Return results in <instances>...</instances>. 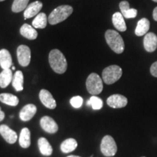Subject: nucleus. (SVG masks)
Listing matches in <instances>:
<instances>
[{"label":"nucleus","instance_id":"31","mask_svg":"<svg viewBox=\"0 0 157 157\" xmlns=\"http://www.w3.org/2000/svg\"><path fill=\"white\" fill-rule=\"evenodd\" d=\"M153 17H154L155 21H157V7L154 10V12H153Z\"/></svg>","mask_w":157,"mask_h":157},{"label":"nucleus","instance_id":"14","mask_svg":"<svg viewBox=\"0 0 157 157\" xmlns=\"http://www.w3.org/2000/svg\"><path fill=\"white\" fill-rule=\"evenodd\" d=\"M42 3L39 1H36L34 2L31 3L30 5H28L26 9L24 10V20L34 17L39 13V11L42 8Z\"/></svg>","mask_w":157,"mask_h":157},{"label":"nucleus","instance_id":"21","mask_svg":"<svg viewBox=\"0 0 157 157\" xmlns=\"http://www.w3.org/2000/svg\"><path fill=\"white\" fill-rule=\"evenodd\" d=\"M19 143L23 148H28L31 146V132L30 130L26 127L21 129L19 137Z\"/></svg>","mask_w":157,"mask_h":157},{"label":"nucleus","instance_id":"8","mask_svg":"<svg viewBox=\"0 0 157 157\" xmlns=\"http://www.w3.org/2000/svg\"><path fill=\"white\" fill-rule=\"evenodd\" d=\"M40 126L45 132L54 134L58 132V126L52 118L48 116H44L40 119Z\"/></svg>","mask_w":157,"mask_h":157},{"label":"nucleus","instance_id":"26","mask_svg":"<svg viewBox=\"0 0 157 157\" xmlns=\"http://www.w3.org/2000/svg\"><path fill=\"white\" fill-rule=\"evenodd\" d=\"M0 101L6 105H11V106H16L19 103L18 98L10 93L0 94Z\"/></svg>","mask_w":157,"mask_h":157},{"label":"nucleus","instance_id":"35","mask_svg":"<svg viewBox=\"0 0 157 157\" xmlns=\"http://www.w3.org/2000/svg\"><path fill=\"white\" fill-rule=\"evenodd\" d=\"M15 66H12V70H15Z\"/></svg>","mask_w":157,"mask_h":157},{"label":"nucleus","instance_id":"39","mask_svg":"<svg viewBox=\"0 0 157 157\" xmlns=\"http://www.w3.org/2000/svg\"><path fill=\"white\" fill-rule=\"evenodd\" d=\"M91 157H93V156H91Z\"/></svg>","mask_w":157,"mask_h":157},{"label":"nucleus","instance_id":"16","mask_svg":"<svg viewBox=\"0 0 157 157\" xmlns=\"http://www.w3.org/2000/svg\"><path fill=\"white\" fill-rule=\"evenodd\" d=\"M13 65V60L10 52L6 49L0 50V66L3 70L9 69Z\"/></svg>","mask_w":157,"mask_h":157},{"label":"nucleus","instance_id":"2","mask_svg":"<svg viewBox=\"0 0 157 157\" xmlns=\"http://www.w3.org/2000/svg\"><path fill=\"white\" fill-rule=\"evenodd\" d=\"M105 38L107 44L113 52L117 54L122 53L124 50V42L121 35L114 30L105 31Z\"/></svg>","mask_w":157,"mask_h":157},{"label":"nucleus","instance_id":"36","mask_svg":"<svg viewBox=\"0 0 157 157\" xmlns=\"http://www.w3.org/2000/svg\"><path fill=\"white\" fill-rule=\"evenodd\" d=\"M153 1L155 2H157V0H153Z\"/></svg>","mask_w":157,"mask_h":157},{"label":"nucleus","instance_id":"18","mask_svg":"<svg viewBox=\"0 0 157 157\" xmlns=\"http://www.w3.org/2000/svg\"><path fill=\"white\" fill-rule=\"evenodd\" d=\"M149 29H150V22L148 19L143 17L137 22L135 33L136 36H142L147 34Z\"/></svg>","mask_w":157,"mask_h":157},{"label":"nucleus","instance_id":"17","mask_svg":"<svg viewBox=\"0 0 157 157\" xmlns=\"http://www.w3.org/2000/svg\"><path fill=\"white\" fill-rule=\"evenodd\" d=\"M20 33L24 36L25 38L30 39V40H34L37 38L38 36V33H37L36 30L33 28L30 25L25 23L20 29Z\"/></svg>","mask_w":157,"mask_h":157},{"label":"nucleus","instance_id":"11","mask_svg":"<svg viewBox=\"0 0 157 157\" xmlns=\"http://www.w3.org/2000/svg\"><path fill=\"white\" fill-rule=\"evenodd\" d=\"M0 134L6 140V142L10 144L15 143L17 139L16 132H15L6 124L0 125Z\"/></svg>","mask_w":157,"mask_h":157},{"label":"nucleus","instance_id":"12","mask_svg":"<svg viewBox=\"0 0 157 157\" xmlns=\"http://www.w3.org/2000/svg\"><path fill=\"white\" fill-rule=\"evenodd\" d=\"M143 45L147 52H153L157 48V36L154 33H147L143 39Z\"/></svg>","mask_w":157,"mask_h":157},{"label":"nucleus","instance_id":"29","mask_svg":"<svg viewBox=\"0 0 157 157\" xmlns=\"http://www.w3.org/2000/svg\"><path fill=\"white\" fill-rule=\"evenodd\" d=\"M70 103L75 109H79L83 104V98L81 96H74L70 100Z\"/></svg>","mask_w":157,"mask_h":157},{"label":"nucleus","instance_id":"6","mask_svg":"<svg viewBox=\"0 0 157 157\" xmlns=\"http://www.w3.org/2000/svg\"><path fill=\"white\" fill-rule=\"evenodd\" d=\"M101 151L106 157L113 156L117 154V146L114 139L111 135H105L102 139L101 143Z\"/></svg>","mask_w":157,"mask_h":157},{"label":"nucleus","instance_id":"38","mask_svg":"<svg viewBox=\"0 0 157 157\" xmlns=\"http://www.w3.org/2000/svg\"><path fill=\"white\" fill-rule=\"evenodd\" d=\"M142 157H146V156H142Z\"/></svg>","mask_w":157,"mask_h":157},{"label":"nucleus","instance_id":"9","mask_svg":"<svg viewBox=\"0 0 157 157\" xmlns=\"http://www.w3.org/2000/svg\"><path fill=\"white\" fill-rule=\"evenodd\" d=\"M107 104L113 109H121L127 105V98L119 94H114L108 98Z\"/></svg>","mask_w":157,"mask_h":157},{"label":"nucleus","instance_id":"23","mask_svg":"<svg viewBox=\"0 0 157 157\" xmlns=\"http://www.w3.org/2000/svg\"><path fill=\"white\" fill-rule=\"evenodd\" d=\"M78 146L76 140L74 138H68L65 140L60 145V150L64 154L74 151Z\"/></svg>","mask_w":157,"mask_h":157},{"label":"nucleus","instance_id":"15","mask_svg":"<svg viewBox=\"0 0 157 157\" xmlns=\"http://www.w3.org/2000/svg\"><path fill=\"white\" fill-rule=\"evenodd\" d=\"M121 13L125 18H135L137 15L136 9L130 8L129 4L127 1H122L119 4Z\"/></svg>","mask_w":157,"mask_h":157},{"label":"nucleus","instance_id":"7","mask_svg":"<svg viewBox=\"0 0 157 157\" xmlns=\"http://www.w3.org/2000/svg\"><path fill=\"white\" fill-rule=\"evenodd\" d=\"M17 57L19 64L21 66H28L31 61L30 48L26 45H20L17 49Z\"/></svg>","mask_w":157,"mask_h":157},{"label":"nucleus","instance_id":"28","mask_svg":"<svg viewBox=\"0 0 157 157\" xmlns=\"http://www.w3.org/2000/svg\"><path fill=\"white\" fill-rule=\"evenodd\" d=\"M91 106L94 110H100L103 108V102L100 98L97 97L96 95H93L90 98Z\"/></svg>","mask_w":157,"mask_h":157},{"label":"nucleus","instance_id":"13","mask_svg":"<svg viewBox=\"0 0 157 157\" xmlns=\"http://www.w3.org/2000/svg\"><path fill=\"white\" fill-rule=\"evenodd\" d=\"M36 106L34 104H27L20 111V119L23 121L31 120L36 114Z\"/></svg>","mask_w":157,"mask_h":157},{"label":"nucleus","instance_id":"1","mask_svg":"<svg viewBox=\"0 0 157 157\" xmlns=\"http://www.w3.org/2000/svg\"><path fill=\"white\" fill-rule=\"evenodd\" d=\"M49 63L52 69L57 74H62L67 70V60L59 50L55 49L49 53Z\"/></svg>","mask_w":157,"mask_h":157},{"label":"nucleus","instance_id":"24","mask_svg":"<svg viewBox=\"0 0 157 157\" xmlns=\"http://www.w3.org/2000/svg\"><path fill=\"white\" fill-rule=\"evenodd\" d=\"M48 17L44 13H39L32 21L33 27L35 29H44L47 26Z\"/></svg>","mask_w":157,"mask_h":157},{"label":"nucleus","instance_id":"30","mask_svg":"<svg viewBox=\"0 0 157 157\" xmlns=\"http://www.w3.org/2000/svg\"><path fill=\"white\" fill-rule=\"evenodd\" d=\"M150 72L152 76H154V77H157V61L154 63L151 66Z\"/></svg>","mask_w":157,"mask_h":157},{"label":"nucleus","instance_id":"20","mask_svg":"<svg viewBox=\"0 0 157 157\" xmlns=\"http://www.w3.org/2000/svg\"><path fill=\"white\" fill-rule=\"evenodd\" d=\"M112 22L118 31L124 32L127 30V25L124 16L121 13H115L112 16Z\"/></svg>","mask_w":157,"mask_h":157},{"label":"nucleus","instance_id":"33","mask_svg":"<svg viewBox=\"0 0 157 157\" xmlns=\"http://www.w3.org/2000/svg\"><path fill=\"white\" fill-rule=\"evenodd\" d=\"M67 157H80V156H74V155H71V156H68Z\"/></svg>","mask_w":157,"mask_h":157},{"label":"nucleus","instance_id":"19","mask_svg":"<svg viewBox=\"0 0 157 157\" xmlns=\"http://www.w3.org/2000/svg\"><path fill=\"white\" fill-rule=\"evenodd\" d=\"M38 146L41 154L45 156H50L52 154V148L45 137H40L38 140Z\"/></svg>","mask_w":157,"mask_h":157},{"label":"nucleus","instance_id":"10","mask_svg":"<svg viewBox=\"0 0 157 157\" xmlns=\"http://www.w3.org/2000/svg\"><path fill=\"white\" fill-rule=\"evenodd\" d=\"M39 99L45 107L50 109H54L57 106L56 101L48 90L43 89L39 93Z\"/></svg>","mask_w":157,"mask_h":157},{"label":"nucleus","instance_id":"5","mask_svg":"<svg viewBox=\"0 0 157 157\" xmlns=\"http://www.w3.org/2000/svg\"><path fill=\"white\" fill-rule=\"evenodd\" d=\"M86 87L88 93L93 95H98L101 93L103 89V80L98 74H90L86 81Z\"/></svg>","mask_w":157,"mask_h":157},{"label":"nucleus","instance_id":"22","mask_svg":"<svg viewBox=\"0 0 157 157\" xmlns=\"http://www.w3.org/2000/svg\"><path fill=\"white\" fill-rule=\"evenodd\" d=\"M13 74L10 68L5 69L0 73V87L6 88L13 81Z\"/></svg>","mask_w":157,"mask_h":157},{"label":"nucleus","instance_id":"32","mask_svg":"<svg viewBox=\"0 0 157 157\" xmlns=\"http://www.w3.org/2000/svg\"><path fill=\"white\" fill-rule=\"evenodd\" d=\"M5 113H4L3 111H2L1 107H0V121H2L3 119H5Z\"/></svg>","mask_w":157,"mask_h":157},{"label":"nucleus","instance_id":"3","mask_svg":"<svg viewBox=\"0 0 157 157\" xmlns=\"http://www.w3.org/2000/svg\"><path fill=\"white\" fill-rule=\"evenodd\" d=\"M73 7L70 5H60L56 7L48 17L50 25H56L65 21L73 13Z\"/></svg>","mask_w":157,"mask_h":157},{"label":"nucleus","instance_id":"4","mask_svg":"<svg viewBox=\"0 0 157 157\" xmlns=\"http://www.w3.org/2000/svg\"><path fill=\"white\" fill-rule=\"evenodd\" d=\"M122 75V69L117 65H112L104 68L102 72L103 82L106 84H112L117 82Z\"/></svg>","mask_w":157,"mask_h":157},{"label":"nucleus","instance_id":"27","mask_svg":"<svg viewBox=\"0 0 157 157\" xmlns=\"http://www.w3.org/2000/svg\"><path fill=\"white\" fill-rule=\"evenodd\" d=\"M29 0H14L12 5V11L13 13H20L25 10L28 7Z\"/></svg>","mask_w":157,"mask_h":157},{"label":"nucleus","instance_id":"25","mask_svg":"<svg viewBox=\"0 0 157 157\" xmlns=\"http://www.w3.org/2000/svg\"><path fill=\"white\" fill-rule=\"evenodd\" d=\"M13 87L17 92H21L23 90V74L21 71H17L13 75Z\"/></svg>","mask_w":157,"mask_h":157},{"label":"nucleus","instance_id":"37","mask_svg":"<svg viewBox=\"0 0 157 157\" xmlns=\"http://www.w3.org/2000/svg\"><path fill=\"white\" fill-rule=\"evenodd\" d=\"M3 1H5V0H0V2H3Z\"/></svg>","mask_w":157,"mask_h":157},{"label":"nucleus","instance_id":"34","mask_svg":"<svg viewBox=\"0 0 157 157\" xmlns=\"http://www.w3.org/2000/svg\"><path fill=\"white\" fill-rule=\"evenodd\" d=\"M87 105H91V103H90V101L89 100V101H87Z\"/></svg>","mask_w":157,"mask_h":157}]
</instances>
